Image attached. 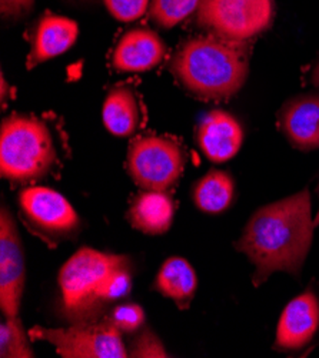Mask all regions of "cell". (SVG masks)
Segmentation results:
<instances>
[{
	"mask_svg": "<svg viewBox=\"0 0 319 358\" xmlns=\"http://www.w3.org/2000/svg\"><path fill=\"white\" fill-rule=\"evenodd\" d=\"M318 194H319V186H318ZM313 223H315V227L319 226V211H318V214H316V217L313 219Z\"/></svg>",
	"mask_w": 319,
	"mask_h": 358,
	"instance_id": "83f0119b",
	"label": "cell"
},
{
	"mask_svg": "<svg viewBox=\"0 0 319 358\" xmlns=\"http://www.w3.org/2000/svg\"><path fill=\"white\" fill-rule=\"evenodd\" d=\"M170 73L194 96L210 100L238 93L247 78V60L231 41L198 36L184 42L169 63Z\"/></svg>",
	"mask_w": 319,
	"mask_h": 358,
	"instance_id": "7a4b0ae2",
	"label": "cell"
},
{
	"mask_svg": "<svg viewBox=\"0 0 319 358\" xmlns=\"http://www.w3.org/2000/svg\"><path fill=\"white\" fill-rule=\"evenodd\" d=\"M109 320L121 330V333L132 334L144 326L145 313L140 306L128 303L114 308Z\"/></svg>",
	"mask_w": 319,
	"mask_h": 358,
	"instance_id": "44dd1931",
	"label": "cell"
},
{
	"mask_svg": "<svg viewBox=\"0 0 319 358\" xmlns=\"http://www.w3.org/2000/svg\"><path fill=\"white\" fill-rule=\"evenodd\" d=\"M242 141V126L232 115L224 110L209 112L196 130L199 149L208 160L215 163H224L236 156Z\"/></svg>",
	"mask_w": 319,
	"mask_h": 358,
	"instance_id": "5bb4252c",
	"label": "cell"
},
{
	"mask_svg": "<svg viewBox=\"0 0 319 358\" xmlns=\"http://www.w3.org/2000/svg\"><path fill=\"white\" fill-rule=\"evenodd\" d=\"M313 229L308 189L254 213L235 247L255 266L252 280L257 287L275 271L299 275Z\"/></svg>",
	"mask_w": 319,
	"mask_h": 358,
	"instance_id": "6da1fadb",
	"label": "cell"
},
{
	"mask_svg": "<svg viewBox=\"0 0 319 358\" xmlns=\"http://www.w3.org/2000/svg\"><path fill=\"white\" fill-rule=\"evenodd\" d=\"M201 0H151L149 17L162 29H172L195 13Z\"/></svg>",
	"mask_w": 319,
	"mask_h": 358,
	"instance_id": "d6986e66",
	"label": "cell"
},
{
	"mask_svg": "<svg viewBox=\"0 0 319 358\" xmlns=\"http://www.w3.org/2000/svg\"><path fill=\"white\" fill-rule=\"evenodd\" d=\"M184 167V150L169 137H139L132 141L128 152V171L135 185L145 190L170 189L181 178Z\"/></svg>",
	"mask_w": 319,
	"mask_h": 358,
	"instance_id": "8992f818",
	"label": "cell"
},
{
	"mask_svg": "<svg viewBox=\"0 0 319 358\" xmlns=\"http://www.w3.org/2000/svg\"><path fill=\"white\" fill-rule=\"evenodd\" d=\"M233 180L226 171L210 170L192 189V200L203 213H221L233 200Z\"/></svg>",
	"mask_w": 319,
	"mask_h": 358,
	"instance_id": "ac0fdd59",
	"label": "cell"
},
{
	"mask_svg": "<svg viewBox=\"0 0 319 358\" xmlns=\"http://www.w3.org/2000/svg\"><path fill=\"white\" fill-rule=\"evenodd\" d=\"M19 207L26 223L46 238H63L79 229V216L60 193L41 186L19 193Z\"/></svg>",
	"mask_w": 319,
	"mask_h": 358,
	"instance_id": "ba28073f",
	"label": "cell"
},
{
	"mask_svg": "<svg viewBox=\"0 0 319 358\" xmlns=\"http://www.w3.org/2000/svg\"><path fill=\"white\" fill-rule=\"evenodd\" d=\"M121 334L111 320L102 323L81 321L67 329L34 327L29 331L30 338L50 343L65 358H126L129 351Z\"/></svg>",
	"mask_w": 319,
	"mask_h": 358,
	"instance_id": "52a82bcc",
	"label": "cell"
},
{
	"mask_svg": "<svg viewBox=\"0 0 319 358\" xmlns=\"http://www.w3.org/2000/svg\"><path fill=\"white\" fill-rule=\"evenodd\" d=\"M108 12L121 22H133L149 10L151 0H103Z\"/></svg>",
	"mask_w": 319,
	"mask_h": 358,
	"instance_id": "7402d4cb",
	"label": "cell"
},
{
	"mask_svg": "<svg viewBox=\"0 0 319 358\" xmlns=\"http://www.w3.org/2000/svg\"><path fill=\"white\" fill-rule=\"evenodd\" d=\"M140 119L139 101L132 89L115 87L106 96L102 120L109 133L116 137H129L137 130Z\"/></svg>",
	"mask_w": 319,
	"mask_h": 358,
	"instance_id": "2e32d148",
	"label": "cell"
},
{
	"mask_svg": "<svg viewBox=\"0 0 319 358\" xmlns=\"http://www.w3.org/2000/svg\"><path fill=\"white\" fill-rule=\"evenodd\" d=\"M128 263L130 262L126 256L103 253L90 247L79 248L57 275L65 317L72 323L95 318L108 304L106 292L114 273Z\"/></svg>",
	"mask_w": 319,
	"mask_h": 358,
	"instance_id": "3957f363",
	"label": "cell"
},
{
	"mask_svg": "<svg viewBox=\"0 0 319 358\" xmlns=\"http://www.w3.org/2000/svg\"><path fill=\"white\" fill-rule=\"evenodd\" d=\"M319 326V301L312 292L295 297L282 311L275 347L278 350H299L309 344Z\"/></svg>",
	"mask_w": 319,
	"mask_h": 358,
	"instance_id": "4fadbf2b",
	"label": "cell"
},
{
	"mask_svg": "<svg viewBox=\"0 0 319 358\" xmlns=\"http://www.w3.org/2000/svg\"><path fill=\"white\" fill-rule=\"evenodd\" d=\"M129 355L135 358H139V357L165 358L168 357V352L162 341L158 338V336L152 330L147 329L132 341Z\"/></svg>",
	"mask_w": 319,
	"mask_h": 358,
	"instance_id": "603a6c76",
	"label": "cell"
},
{
	"mask_svg": "<svg viewBox=\"0 0 319 358\" xmlns=\"http://www.w3.org/2000/svg\"><path fill=\"white\" fill-rule=\"evenodd\" d=\"M6 80L5 78L2 76V103H5V96H6Z\"/></svg>",
	"mask_w": 319,
	"mask_h": 358,
	"instance_id": "4316f807",
	"label": "cell"
},
{
	"mask_svg": "<svg viewBox=\"0 0 319 358\" xmlns=\"http://www.w3.org/2000/svg\"><path fill=\"white\" fill-rule=\"evenodd\" d=\"M175 204L165 192L147 190L135 197L128 211V220L133 229L159 236L166 233L173 222Z\"/></svg>",
	"mask_w": 319,
	"mask_h": 358,
	"instance_id": "9a60e30c",
	"label": "cell"
},
{
	"mask_svg": "<svg viewBox=\"0 0 319 358\" xmlns=\"http://www.w3.org/2000/svg\"><path fill=\"white\" fill-rule=\"evenodd\" d=\"M312 82L315 86H319V62L316 63V66L313 67V71H312Z\"/></svg>",
	"mask_w": 319,
	"mask_h": 358,
	"instance_id": "d4e9b609",
	"label": "cell"
},
{
	"mask_svg": "<svg viewBox=\"0 0 319 358\" xmlns=\"http://www.w3.org/2000/svg\"><path fill=\"white\" fill-rule=\"evenodd\" d=\"M79 36L78 22L66 16L45 13L30 31V50L26 66L29 70L63 55L72 48Z\"/></svg>",
	"mask_w": 319,
	"mask_h": 358,
	"instance_id": "8fae6325",
	"label": "cell"
},
{
	"mask_svg": "<svg viewBox=\"0 0 319 358\" xmlns=\"http://www.w3.org/2000/svg\"><path fill=\"white\" fill-rule=\"evenodd\" d=\"M278 122L280 131L295 149H319V94L304 93L290 99L282 106Z\"/></svg>",
	"mask_w": 319,
	"mask_h": 358,
	"instance_id": "30bf717a",
	"label": "cell"
},
{
	"mask_svg": "<svg viewBox=\"0 0 319 358\" xmlns=\"http://www.w3.org/2000/svg\"><path fill=\"white\" fill-rule=\"evenodd\" d=\"M25 290V255L12 213H0V308L5 317H18Z\"/></svg>",
	"mask_w": 319,
	"mask_h": 358,
	"instance_id": "9c48e42d",
	"label": "cell"
},
{
	"mask_svg": "<svg viewBox=\"0 0 319 358\" xmlns=\"http://www.w3.org/2000/svg\"><path fill=\"white\" fill-rule=\"evenodd\" d=\"M67 2H79V3H89V5H96L100 0H67Z\"/></svg>",
	"mask_w": 319,
	"mask_h": 358,
	"instance_id": "484cf974",
	"label": "cell"
},
{
	"mask_svg": "<svg viewBox=\"0 0 319 358\" xmlns=\"http://www.w3.org/2000/svg\"><path fill=\"white\" fill-rule=\"evenodd\" d=\"M165 55L166 46L154 30L136 27L119 39L112 55V67L123 73H144L156 67Z\"/></svg>",
	"mask_w": 319,
	"mask_h": 358,
	"instance_id": "7c38bea8",
	"label": "cell"
},
{
	"mask_svg": "<svg viewBox=\"0 0 319 358\" xmlns=\"http://www.w3.org/2000/svg\"><path fill=\"white\" fill-rule=\"evenodd\" d=\"M273 0H201L196 23L222 39L242 42L271 27Z\"/></svg>",
	"mask_w": 319,
	"mask_h": 358,
	"instance_id": "5b68a950",
	"label": "cell"
},
{
	"mask_svg": "<svg viewBox=\"0 0 319 358\" xmlns=\"http://www.w3.org/2000/svg\"><path fill=\"white\" fill-rule=\"evenodd\" d=\"M34 2L36 0H0V13L4 20L18 22L33 10Z\"/></svg>",
	"mask_w": 319,
	"mask_h": 358,
	"instance_id": "cb8c5ba5",
	"label": "cell"
},
{
	"mask_svg": "<svg viewBox=\"0 0 319 358\" xmlns=\"http://www.w3.org/2000/svg\"><path fill=\"white\" fill-rule=\"evenodd\" d=\"M56 163L48 126L33 116L12 115L0 126V173L12 183H27L46 176Z\"/></svg>",
	"mask_w": 319,
	"mask_h": 358,
	"instance_id": "277c9868",
	"label": "cell"
},
{
	"mask_svg": "<svg viewBox=\"0 0 319 358\" xmlns=\"http://www.w3.org/2000/svg\"><path fill=\"white\" fill-rule=\"evenodd\" d=\"M154 287L181 310H186L198 287L196 273L185 259L170 257L162 264Z\"/></svg>",
	"mask_w": 319,
	"mask_h": 358,
	"instance_id": "e0dca14e",
	"label": "cell"
},
{
	"mask_svg": "<svg viewBox=\"0 0 319 358\" xmlns=\"http://www.w3.org/2000/svg\"><path fill=\"white\" fill-rule=\"evenodd\" d=\"M29 334L25 331L18 317H6L0 326V357L2 358H30L33 350L27 341Z\"/></svg>",
	"mask_w": 319,
	"mask_h": 358,
	"instance_id": "ffe728a7",
	"label": "cell"
}]
</instances>
